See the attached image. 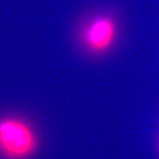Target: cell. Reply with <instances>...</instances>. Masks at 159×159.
<instances>
[{"instance_id": "cell-1", "label": "cell", "mask_w": 159, "mask_h": 159, "mask_svg": "<svg viewBox=\"0 0 159 159\" xmlns=\"http://www.w3.org/2000/svg\"><path fill=\"white\" fill-rule=\"evenodd\" d=\"M120 38V23L112 12L97 11L83 20L77 31L80 50L88 56L101 57L112 51Z\"/></svg>"}, {"instance_id": "cell-2", "label": "cell", "mask_w": 159, "mask_h": 159, "mask_svg": "<svg viewBox=\"0 0 159 159\" xmlns=\"http://www.w3.org/2000/svg\"><path fill=\"white\" fill-rule=\"evenodd\" d=\"M39 146L34 126L21 117L0 118V156L5 159H29Z\"/></svg>"}]
</instances>
